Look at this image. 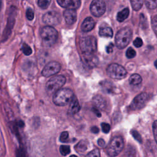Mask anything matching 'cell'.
<instances>
[{
  "label": "cell",
  "instance_id": "cell-1",
  "mask_svg": "<svg viewBox=\"0 0 157 157\" xmlns=\"http://www.w3.org/2000/svg\"><path fill=\"white\" fill-rule=\"evenodd\" d=\"M74 96L72 90L67 88H61L53 95V102L56 105L64 106L70 103Z\"/></svg>",
  "mask_w": 157,
  "mask_h": 157
},
{
  "label": "cell",
  "instance_id": "cell-2",
  "mask_svg": "<svg viewBox=\"0 0 157 157\" xmlns=\"http://www.w3.org/2000/svg\"><path fill=\"white\" fill-rule=\"evenodd\" d=\"M40 37L45 47H51L56 41L58 33L54 28L48 25L44 26L41 29Z\"/></svg>",
  "mask_w": 157,
  "mask_h": 157
},
{
  "label": "cell",
  "instance_id": "cell-3",
  "mask_svg": "<svg viewBox=\"0 0 157 157\" xmlns=\"http://www.w3.org/2000/svg\"><path fill=\"white\" fill-rule=\"evenodd\" d=\"M132 38V31L130 28L125 27L119 30L115 36V44L117 47L122 49L129 44Z\"/></svg>",
  "mask_w": 157,
  "mask_h": 157
},
{
  "label": "cell",
  "instance_id": "cell-4",
  "mask_svg": "<svg viewBox=\"0 0 157 157\" xmlns=\"http://www.w3.org/2000/svg\"><path fill=\"white\" fill-rule=\"evenodd\" d=\"M66 83V78L63 75L52 77L45 85V90L48 95H53L57 91L62 88Z\"/></svg>",
  "mask_w": 157,
  "mask_h": 157
},
{
  "label": "cell",
  "instance_id": "cell-5",
  "mask_svg": "<svg viewBox=\"0 0 157 157\" xmlns=\"http://www.w3.org/2000/svg\"><path fill=\"white\" fill-rule=\"evenodd\" d=\"M124 147V142L121 136H115L110 141L106 148V151L110 157L118 155Z\"/></svg>",
  "mask_w": 157,
  "mask_h": 157
},
{
  "label": "cell",
  "instance_id": "cell-6",
  "mask_svg": "<svg viewBox=\"0 0 157 157\" xmlns=\"http://www.w3.org/2000/svg\"><path fill=\"white\" fill-rule=\"evenodd\" d=\"M80 47L83 53H94L97 49V41L92 36L83 37L80 40Z\"/></svg>",
  "mask_w": 157,
  "mask_h": 157
},
{
  "label": "cell",
  "instance_id": "cell-7",
  "mask_svg": "<svg viewBox=\"0 0 157 157\" xmlns=\"http://www.w3.org/2000/svg\"><path fill=\"white\" fill-rule=\"evenodd\" d=\"M107 75L112 78L120 80L126 77L127 71L121 65L117 63H112L108 66L107 69Z\"/></svg>",
  "mask_w": 157,
  "mask_h": 157
},
{
  "label": "cell",
  "instance_id": "cell-8",
  "mask_svg": "<svg viewBox=\"0 0 157 157\" xmlns=\"http://www.w3.org/2000/svg\"><path fill=\"white\" fill-rule=\"evenodd\" d=\"M105 3L103 0H93L90 4L91 13L95 17L102 16L105 11Z\"/></svg>",
  "mask_w": 157,
  "mask_h": 157
},
{
  "label": "cell",
  "instance_id": "cell-9",
  "mask_svg": "<svg viewBox=\"0 0 157 157\" xmlns=\"http://www.w3.org/2000/svg\"><path fill=\"white\" fill-rule=\"evenodd\" d=\"M61 64L56 61H50L47 63L42 71V75L45 77L56 74L61 70Z\"/></svg>",
  "mask_w": 157,
  "mask_h": 157
},
{
  "label": "cell",
  "instance_id": "cell-10",
  "mask_svg": "<svg viewBox=\"0 0 157 157\" xmlns=\"http://www.w3.org/2000/svg\"><path fill=\"white\" fill-rule=\"evenodd\" d=\"M43 21L48 26L57 25L60 23L61 17L60 14L55 11H49L45 13L42 17Z\"/></svg>",
  "mask_w": 157,
  "mask_h": 157
},
{
  "label": "cell",
  "instance_id": "cell-11",
  "mask_svg": "<svg viewBox=\"0 0 157 157\" xmlns=\"http://www.w3.org/2000/svg\"><path fill=\"white\" fill-rule=\"evenodd\" d=\"M148 94L146 93H141L136 96L131 103L130 108L133 110H139L141 109L147 101Z\"/></svg>",
  "mask_w": 157,
  "mask_h": 157
},
{
  "label": "cell",
  "instance_id": "cell-12",
  "mask_svg": "<svg viewBox=\"0 0 157 157\" xmlns=\"http://www.w3.org/2000/svg\"><path fill=\"white\" fill-rule=\"evenodd\" d=\"M58 4L67 9H77L80 5V0H56Z\"/></svg>",
  "mask_w": 157,
  "mask_h": 157
},
{
  "label": "cell",
  "instance_id": "cell-13",
  "mask_svg": "<svg viewBox=\"0 0 157 157\" xmlns=\"http://www.w3.org/2000/svg\"><path fill=\"white\" fill-rule=\"evenodd\" d=\"M82 60L83 63L89 67H94L98 62V59L94 53H83Z\"/></svg>",
  "mask_w": 157,
  "mask_h": 157
},
{
  "label": "cell",
  "instance_id": "cell-14",
  "mask_svg": "<svg viewBox=\"0 0 157 157\" xmlns=\"http://www.w3.org/2000/svg\"><path fill=\"white\" fill-rule=\"evenodd\" d=\"M63 17L67 24L72 25L77 20V13L74 9H66L64 11Z\"/></svg>",
  "mask_w": 157,
  "mask_h": 157
},
{
  "label": "cell",
  "instance_id": "cell-15",
  "mask_svg": "<svg viewBox=\"0 0 157 157\" xmlns=\"http://www.w3.org/2000/svg\"><path fill=\"white\" fill-rule=\"evenodd\" d=\"M80 109V105L78 101L76 96H74L71 101L69 103V106L68 108V113L71 115L76 114L79 112Z\"/></svg>",
  "mask_w": 157,
  "mask_h": 157
},
{
  "label": "cell",
  "instance_id": "cell-16",
  "mask_svg": "<svg viewBox=\"0 0 157 157\" xmlns=\"http://www.w3.org/2000/svg\"><path fill=\"white\" fill-rule=\"evenodd\" d=\"M94 20L91 17H87L83 20L81 25V29L83 32H88L94 28Z\"/></svg>",
  "mask_w": 157,
  "mask_h": 157
},
{
  "label": "cell",
  "instance_id": "cell-17",
  "mask_svg": "<svg viewBox=\"0 0 157 157\" xmlns=\"http://www.w3.org/2000/svg\"><path fill=\"white\" fill-rule=\"evenodd\" d=\"M93 102L98 109H104L106 106V101L101 95H96L93 98Z\"/></svg>",
  "mask_w": 157,
  "mask_h": 157
},
{
  "label": "cell",
  "instance_id": "cell-18",
  "mask_svg": "<svg viewBox=\"0 0 157 157\" xmlns=\"http://www.w3.org/2000/svg\"><path fill=\"white\" fill-rule=\"evenodd\" d=\"M88 141L86 140H82L79 141L75 146V149L78 153L85 152L88 148Z\"/></svg>",
  "mask_w": 157,
  "mask_h": 157
},
{
  "label": "cell",
  "instance_id": "cell-19",
  "mask_svg": "<svg viewBox=\"0 0 157 157\" xmlns=\"http://www.w3.org/2000/svg\"><path fill=\"white\" fill-rule=\"evenodd\" d=\"M99 36L104 37H112L113 36V31L110 27H103L100 28L99 31Z\"/></svg>",
  "mask_w": 157,
  "mask_h": 157
},
{
  "label": "cell",
  "instance_id": "cell-20",
  "mask_svg": "<svg viewBox=\"0 0 157 157\" xmlns=\"http://www.w3.org/2000/svg\"><path fill=\"white\" fill-rule=\"evenodd\" d=\"M129 10L128 8L123 9L122 10L118 12L117 15V20L120 22L123 21L124 20H126L128 18L129 15Z\"/></svg>",
  "mask_w": 157,
  "mask_h": 157
},
{
  "label": "cell",
  "instance_id": "cell-21",
  "mask_svg": "<svg viewBox=\"0 0 157 157\" xmlns=\"http://www.w3.org/2000/svg\"><path fill=\"white\" fill-rule=\"evenodd\" d=\"M101 87L102 88V90H104L105 92L108 93H113L114 91V85L113 84H112V83L109 82H102L101 83Z\"/></svg>",
  "mask_w": 157,
  "mask_h": 157
},
{
  "label": "cell",
  "instance_id": "cell-22",
  "mask_svg": "<svg viewBox=\"0 0 157 157\" xmlns=\"http://www.w3.org/2000/svg\"><path fill=\"white\" fill-rule=\"evenodd\" d=\"M129 82L132 85H137L142 82V77L137 74H134L130 76Z\"/></svg>",
  "mask_w": 157,
  "mask_h": 157
},
{
  "label": "cell",
  "instance_id": "cell-23",
  "mask_svg": "<svg viewBox=\"0 0 157 157\" xmlns=\"http://www.w3.org/2000/svg\"><path fill=\"white\" fill-rule=\"evenodd\" d=\"M132 8L136 10H139L143 6L144 0H130Z\"/></svg>",
  "mask_w": 157,
  "mask_h": 157
},
{
  "label": "cell",
  "instance_id": "cell-24",
  "mask_svg": "<svg viewBox=\"0 0 157 157\" xmlns=\"http://www.w3.org/2000/svg\"><path fill=\"white\" fill-rule=\"evenodd\" d=\"M145 3L149 9H154L157 7V0H145Z\"/></svg>",
  "mask_w": 157,
  "mask_h": 157
},
{
  "label": "cell",
  "instance_id": "cell-25",
  "mask_svg": "<svg viewBox=\"0 0 157 157\" xmlns=\"http://www.w3.org/2000/svg\"><path fill=\"white\" fill-rule=\"evenodd\" d=\"M51 0H38V6L42 9H46L49 6Z\"/></svg>",
  "mask_w": 157,
  "mask_h": 157
},
{
  "label": "cell",
  "instance_id": "cell-26",
  "mask_svg": "<svg viewBox=\"0 0 157 157\" xmlns=\"http://www.w3.org/2000/svg\"><path fill=\"white\" fill-rule=\"evenodd\" d=\"M59 151L61 155L66 156L70 153V147L68 145H61L59 147Z\"/></svg>",
  "mask_w": 157,
  "mask_h": 157
},
{
  "label": "cell",
  "instance_id": "cell-27",
  "mask_svg": "<svg viewBox=\"0 0 157 157\" xmlns=\"http://www.w3.org/2000/svg\"><path fill=\"white\" fill-rule=\"evenodd\" d=\"M21 50H22V52L25 55H30L31 53H32V49L31 48V47L26 44L24 43L23 45H22V47H21Z\"/></svg>",
  "mask_w": 157,
  "mask_h": 157
},
{
  "label": "cell",
  "instance_id": "cell-28",
  "mask_svg": "<svg viewBox=\"0 0 157 157\" xmlns=\"http://www.w3.org/2000/svg\"><path fill=\"white\" fill-rule=\"evenodd\" d=\"M126 57L128 58L131 59V58H132L136 56V51L132 47H129L128 48V50H126Z\"/></svg>",
  "mask_w": 157,
  "mask_h": 157
},
{
  "label": "cell",
  "instance_id": "cell-29",
  "mask_svg": "<svg viewBox=\"0 0 157 157\" xmlns=\"http://www.w3.org/2000/svg\"><path fill=\"white\" fill-rule=\"evenodd\" d=\"M131 133L132 134V136H133V137L137 140L139 142L141 143L142 142V137H141V136L140 135V134L136 130H131Z\"/></svg>",
  "mask_w": 157,
  "mask_h": 157
},
{
  "label": "cell",
  "instance_id": "cell-30",
  "mask_svg": "<svg viewBox=\"0 0 157 157\" xmlns=\"http://www.w3.org/2000/svg\"><path fill=\"white\" fill-rule=\"evenodd\" d=\"M151 25H152V28H153L155 34L157 36V15H155L152 18Z\"/></svg>",
  "mask_w": 157,
  "mask_h": 157
},
{
  "label": "cell",
  "instance_id": "cell-31",
  "mask_svg": "<svg viewBox=\"0 0 157 157\" xmlns=\"http://www.w3.org/2000/svg\"><path fill=\"white\" fill-rule=\"evenodd\" d=\"M86 157H100V153L98 149H94L88 153Z\"/></svg>",
  "mask_w": 157,
  "mask_h": 157
},
{
  "label": "cell",
  "instance_id": "cell-32",
  "mask_svg": "<svg viewBox=\"0 0 157 157\" xmlns=\"http://www.w3.org/2000/svg\"><path fill=\"white\" fill-rule=\"evenodd\" d=\"M69 138V133L67 131H63L61 132L59 136V140L61 142H66Z\"/></svg>",
  "mask_w": 157,
  "mask_h": 157
},
{
  "label": "cell",
  "instance_id": "cell-33",
  "mask_svg": "<svg viewBox=\"0 0 157 157\" xmlns=\"http://www.w3.org/2000/svg\"><path fill=\"white\" fill-rule=\"evenodd\" d=\"M101 128L102 131L104 133H108L110 131V126L109 124L106 123H101Z\"/></svg>",
  "mask_w": 157,
  "mask_h": 157
},
{
  "label": "cell",
  "instance_id": "cell-34",
  "mask_svg": "<svg viewBox=\"0 0 157 157\" xmlns=\"http://www.w3.org/2000/svg\"><path fill=\"white\" fill-rule=\"evenodd\" d=\"M26 17L29 20H32L34 18V12L31 8L26 10Z\"/></svg>",
  "mask_w": 157,
  "mask_h": 157
},
{
  "label": "cell",
  "instance_id": "cell-35",
  "mask_svg": "<svg viewBox=\"0 0 157 157\" xmlns=\"http://www.w3.org/2000/svg\"><path fill=\"white\" fill-rule=\"evenodd\" d=\"M133 44L136 47H140L143 45V41L140 37H137L134 41Z\"/></svg>",
  "mask_w": 157,
  "mask_h": 157
},
{
  "label": "cell",
  "instance_id": "cell-36",
  "mask_svg": "<svg viewBox=\"0 0 157 157\" xmlns=\"http://www.w3.org/2000/svg\"><path fill=\"white\" fill-rule=\"evenodd\" d=\"M153 131L155 141L157 143V120H155L153 123Z\"/></svg>",
  "mask_w": 157,
  "mask_h": 157
},
{
  "label": "cell",
  "instance_id": "cell-37",
  "mask_svg": "<svg viewBox=\"0 0 157 157\" xmlns=\"http://www.w3.org/2000/svg\"><path fill=\"white\" fill-rule=\"evenodd\" d=\"M113 45L112 43H110L106 47V52H107V53H112L113 52Z\"/></svg>",
  "mask_w": 157,
  "mask_h": 157
},
{
  "label": "cell",
  "instance_id": "cell-38",
  "mask_svg": "<svg viewBox=\"0 0 157 157\" xmlns=\"http://www.w3.org/2000/svg\"><path fill=\"white\" fill-rule=\"evenodd\" d=\"M98 144L99 145V146L101 147H104V145H105V142L104 141V139H99L98 140Z\"/></svg>",
  "mask_w": 157,
  "mask_h": 157
},
{
  "label": "cell",
  "instance_id": "cell-39",
  "mask_svg": "<svg viewBox=\"0 0 157 157\" xmlns=\"http://www.w3.org/2000/svg\"><path fill=\"white\" fill-rule=\"evenodd\" d=\"M91 131L93 132V133H94V134H97L99 132V128L96 126H93L91 128Z\"/></svg>",
  "mask_w": 157,
  "mask_h": 157
},
{
  "label": "cell",
  "instance_id": "cell-40",
  "mask_svg": "<svg viewBox=\"0 0 157 157\" xmlns=\"http://www.w3.org/2000/svg\"><path fill=\"white\" fill-rule=\"evenodd\" d=\"M93 112L96 113L97 117H101V113L99 112V111L97 109H93Z\"/></svg>",
  "mask_w": 157,
  "mask_h": 157
},
{
  "label": "cell",
  "instance_id": "cell-41",
  "mask_svg": "<svg viewBox=\"0 0 157 157\" xmlns=\"http://www.w3.org/2000/svg\"><path fill=\"white\" fill-rule=\"evenodd\" d=\"M17 156H18V157H26V156H25V155L24 154L23 150H20V151L18 152Z\"/></svg>",
  "mask_w": 157,
  "mask_h": 157
},
{
  "label": "cell",
  "instance_id": "cell-42",
  "mask_svg": "<svg viewBox=\"0 0 157 157\" xmlns=\"http://www.w3.org/2000/svg\"><path fill=\"white\" fill-rule=\"evenodd\" d=\"M155 67L157 69V59L155 61Z\"/></svg>",
  "mask_w": 157,
  "mask_h": 157
},
{
  "label": "cell",
  "instance_id": "cell-43",
  "mask_svg": "<svg viewBox=\"0 0 157 157\" xmlns=\"http://www.w3.org/2000/svg\"><path fill=\"white\" fill-rule=\"evenodd\" d=\"M70 157H77V156H75V155H72L71 156H70Z\"/></svg>",
  "mask_w": 157,
  "mask_h": 157
},
{
  "label": "cell",
  "instance_id": "cell-44",
  "mask_svg": "<svg viewBox=\"0 0 157 157\" xmlns=\"http://www.w3.org/2000/svg\"><path fill=\"white\" fill-rule=\"evenodd\" d=\"M1 8V0H0V9Z\"/></svg>",
  "mask_w": 157,
  "mask_h": 157
}]
</instances>
